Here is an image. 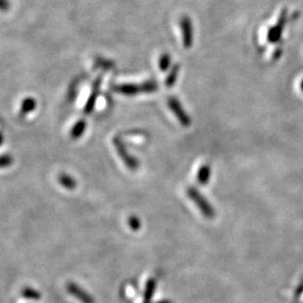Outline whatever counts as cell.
<instances>
[{"label": "cell", "instance_id": "5", "mask_svg": "<svg viewBox=\"0 0 303 303\" xmlns=\"http://www.w3.org/2000/svg\"><path fill=\"white\" fill-rule=\"evenodd\" d=\"M112 90L116 93L122 94L124 96H135L140 93H144V86L142 85H135V84H121L113 86Z\"/></svg>", "mask_w": 303, "mask_h": 303}, {"label": "cell", "instance_id": "14", "mask_svg": "<svg viewBox=\"0 0 303 303\" xmlns=\"http://www.w3.org/2000/svg\"><path fill=\"white\" fill-rule=\"evenodd\" d=\"M13 164V158L9 155L0 156V168H7Z\"/></svg>", "mask_w": 303, "mask_h": 303}, {"label": "cell", "instance_id": "3", "mask_svg": "<svg viewBox=\"0 0 303 303\" xmlns=\"http://www.w3.org/2000/svg\"><path fill=\"white\" fill-rule=\"evenodd\" d=\"M168 105L170 108V110L172 111V113L175 115V117L178 119L180 124H182L183 126H189L191 124L190 116L186 113L182 104L180 103V101L176 98H174V97L168 98Z\"/></svg>", "mask_w": 303, "mask_h": 303}, {"label": "cell", "instance_id": "4", "mask_svg": "<svg viewBox=\"0 0 303 303\" xmlns=\"http://www.w3.org/2000/svg\"><path fill=\"white\" fill-rule=\"evenodd\" d=\"M101 77H99L97 78V80L95 81L94 85H93V89H92V92L89 96V99L86 102V105H85V108H84V111L86 114H89L93 111L94 107H95V104H96V101H97V99H98V96L100 94V90H101Z\"/></svg>", "mask_w": 303, "mask_h": 303}, {"label": "cell", "instance_id": "8", "mask_svg": "<svg viewBox=\"0 0 303 303\" xmlns=\"http://www.w3.org/2000/svg\"><path fill=\"white\" fill-rule=\"evenodd\" d=\"M86 127H87V123H86V121L84 120V119H81V120H79L75 125H74V127L72 128V130H71V133H70V135H71V138L72 139H79L83 134H84V132H85V130H86Z\"/></svg>", "mask_w": 303, "mask_h": 303}, {"label": "cell", "instance_id": "10", "mask_svg": "<svg viewBox=\"0 0 303 303\" xmlns=\"http://www.w3.org/2000/svg\"><path fill=\"white\" fill-rule=\"evenodd\" d=\"M36 107V101L33 98H27L23 101L22 106H21V113L22 114H28Z\"/></svg>", "mask_w": 303, "mask_h": 303}, {"label": "cell", "instance_id": "7", "mask_svg": "<svg viewBox=\"0 0 303 303\" xmlns=\"http://www.w3.org/2000/svg\"><path fill=\"white\" fill-rule=\"evenodd\" d=\"M211 172H212V170H211L210 165H203L197 172L198 182L202 185H206L211 178Z\"/></svg>", "mask_w": 303, "mask_h": 303}, {"label": "cell", "instance_id": "11", "mask_svg": "<svg viewBox=\"0 0 303 303\" xmlns=\"http://www.w3.org/2000/svg\"><path fill=\"white\" fill-rule=\"evenodd\" d=\"M22 296H23L25 299L34 300V301H37V300H39L40 297H41L40 294H39L37 291H35V290H34V289H32V288H26V289H24L23 292H22Z\"/></svg>", "mask_w": 303, "mask_h": 303}, {"label": "cell", "instance_id": "13", "mask_svg": "<svg viewBox=\"0 0 303 303\" xmlns=\"http://www.w3.org/2000/svg\"><path fill=\"white\" fill-rule=\"evenodd\" d=\"M144 93H154L158 91V84L155 81H147L143 83Z\"/></svg>", "mask_w": 303, "mask_h": 303}, {"label": "cell", "instance_id": "12", "mask_svg": "<svg viewBox=\"0 0 303 303\" xmlns=\"http://www.w3.org/2000/svg\"><path fill=\"white\" fill-rule=\"evenodd\" d=\"M177 76H178V67H175L171 73L168 76V78L166 79V85L168 87H171L175 84L176 82V79H177Z\"/></svg>", "mask_w": 303, "mask_h": 303}, {"label": "cell", "instance_id": "15", "mask_svg": "<svg viewBox=\"0 0 303 303\" xmlns=\"http://www.w3.org/2000/svg\"><path fill=\"white\" fill-rule=\"evenodd\" d=\"M128 223H129V226L132 230L134 231H137L140 229L141 227V223H140V220L137 218V217H131L129 220H128Z\"/></svg>", "mask_w": 303, "mask_h": 303}, {"label": "cell", "instance_id": "9", "mask_svg": "<svg viewBox=\"0 0 303 303\" xmlns=\"http://www.w3.org/2000/svg\"><path fill=\"white\" fill-rule=\"evenodd\" d=\"M58 180H59V183L66 189H69V190H72L76 187L77 183H76V180L74 178H72L71 176H69L68 174H64V173H61L58 177Z\"/></svg>", "mask_w": 303, "mask_h": 303}, {"label": "cell", "instance_id": "18", "mask_svg": "<svg viewBox=\"0 0 303 303\" xmlns=\"http://www.w3.org/2000/svg\"><path fill=\"white\" fill-rule=\"evenodd\" d=\"M3 142H4V138H3V136L0 134V146L3 144Z\"/></svg>", "mask_w": 303, "mask_h": 303}, {"label": "cell", "instance_id": "17", "mask_svg": "<svg viewBox=\"0 0 303 303\" xmlns=\"http://www.w3.org/2000/svg\"><path fill=\"white\" fill-rule=\"evenodd\" d=\"M168 66H169V58L167 57V56L163 57L161 62H160V68L165 71V70H167L168 68Z\"/></svg>", "mask_w": 303, "mask_h": 303}, {"label": "cell", "instance_id": "6", "mask_svg": "<svg viewBox=\"0 0 303 303\" xmlns=\"http://www.w3.org/2000/svg\"><path fill=\"white\" fill-rule=\"evenodd\" d=\"M67 291L70 295L74 296L78 300H80L83 303H94V300L91 296H89L85 291L80 289L76 284L70 283L67 285Z\"/></svg>", "mask_w": 303, "mask_h": 303}, {"label": "cell", "instance_id": "2", "mask_svg": "<svg viewBox=\"0 0 303 303\" xmlns=\"http://www.w3.org/2000/svg\"><path fill=\"white\" fill-rule=\"evenodd\" d=\"M113 145L116 149L118 156L120 157L122 162L125 164V166L131 170H136L139 168V162L136 158H134L133 156L129 154L123 141L119 137H115L113 139Z\"/></svg>", "mask_w": 303, "mask_h": 303}, {"label": "cell", "instance_id": "16", "mask_svg": "<svg viewBox=\"0 0 303 303\" xmlns=\"http://www.w3.org/2000/svg\"><path fill=\"white\" fill-rule=\"evenodd\" d=\"M9 0H0V12H7L10 9Z\"/></svg>", "mask_w": 303, "mask_h": 303}, {"label": "cell", "instance_id": "1", "mask_svg": "<svg viewBox=\"0 0 303 303\" xmlns=\"http://www.w3.org/2000/svg\"><path fill=\"white\" fill-rule=\"evenodd\" d=\"M186 193L188 197L191 199V201L194 202V204L197 206V208L200 210V212L203 214L205 218L213 219L216 216V212L213 206L195 187H188L186 190Z\"/></svg>", "mask_w": 303, "mask_h": 303}]
</instances>
